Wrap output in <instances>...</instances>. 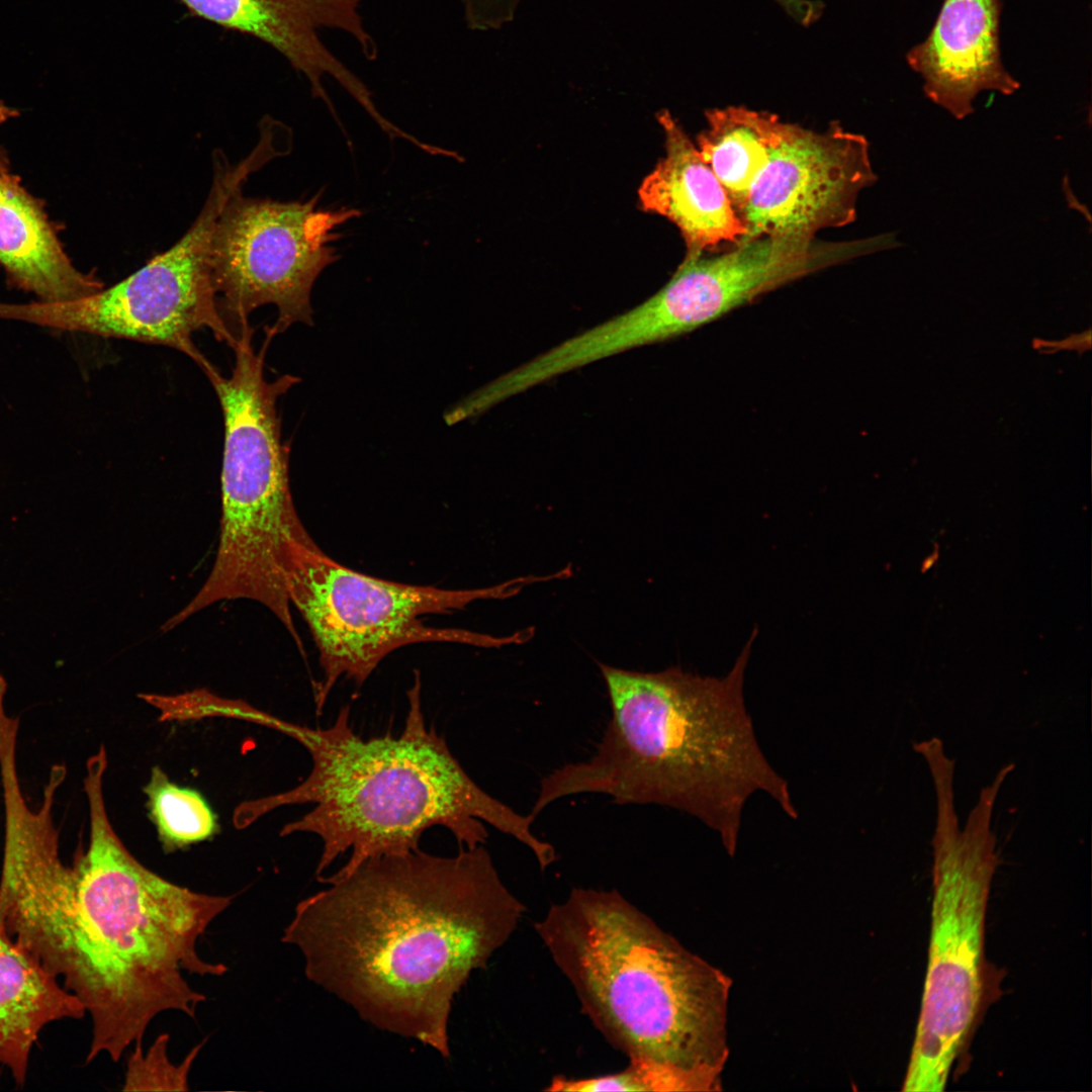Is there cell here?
<instances>
[{
  "instance_id": "cell-1",
  "label": "cell",
  "mask_w": 1092,
  "mask_h": 1092,
  "mask_svg": "<svg viewBox=\"0 0 1092 1092\" xmlns=\"http://www.w3.org/2000/svg\"><path fill=\"white\" fill-rule=\"evenodd\" d=\"M295 907L282 941L309 981L375 1027L450 1055L454 997L516 931L525 905L484 845L366 859Z\"/></svg>"
},
{
  "instance_id": "cell-2",
  "label": "cell",
  "mask_w": 1092,
  "mask_h": 1092,
  "mask_svg": "<svg viewBox=\"0 0 1092 1092\" xmlns=\"http://www.w3.org/2000/svg\"><path fill=\"white\" fill-rule=\"evenodd\" d=\"M106 766L101 751L86 762L87 849L0 905V928L89 1013L87 1063L101 1054L117 1062L162 1012L195 1018L206 998L183 973L226 972L196 946L234 898L171 883L127 850L108 818Z\"/></svg>"
},
{
  "instance_id": "cell-3",
  "label": "cell",
  "mask_w": 1092,
  "mask_h": 1092,
  "mask_svg": "<svg viewBox=\"0 0 1092 1092\" xmlns=\"http://www.w3.org/2000/svg\"><path fill=\"white\" fill-rule=\"evenodd\" d=\"M755 634L721 677L675 666L642 672L599 663L611 707L606 730L590 757L542 779L529 814L536 818L553 802L578 794L664 806L715 831L731 855L745 804L755 793L796 819L788 782L761 750L744 701Z\"/></svg>"
},
{
  "instance_id": "cell-4",
  "label": "cell",
  "mask_w": 1092,
  "mask_h": 1092,
  "mask_svg": "<svg viewBox=\"0 0 1092 1092\" xmlns=\"http://www.w3.org/2000/svg\"><path fill=\"white\" fill-rule=\"evenodd\" d=\"M420 673L407 691L408 710L401 733L362 738L343 707L327 728H309L267 714L264 726L299 742L312 761L310 772L293 789L241 803L234 824L245 828L280 806L312 803L301 818L286 824L281 836L306 832L323 847L320 877L345 852L348 861L333 875L353 871L366 859L419 849L426 830L446 828L461 848L484 845L488 824L525 846L541 870L557 858L554 847L537 837L535 818L523 815L482 790L451 753L445 739L429 727L422 709Z\"/></svg>"
},
{
  "instance_id": "cell-5",
  "label": "cell",
  "mask_w": 1092,
  "mask_h": 1092,
  "mask_svg": "<svg viewBox=\"0 0 1092 1092\" xmlns=\"http://www.w3.org/2000/svg\"><path fill=\"white\" fill-rule=\"evenodd\" d=\"M534 926L583 1014L662 1091L721 1088L730 978L617 890L574 888Z\"/></svg>"
},
{
  "instance_id": "cell-6",
  "label": "cell",
  "mask_w": 1092,
  "mask_h": 1092,
  "mask_svg": "<svg viewBox=\"0 0 1092 1092\" xmlns=\"http://www.w3.org/2000/svg\"><path fill=\"white\" fill-rule=\"evenodd\" d=\"M253 329L244 326L232 348L229 377L208 362L201 370L223 416L221 519L213 566L189 601L200 612L221 601L246 599L267 608L280 622L291 619L287 575L298 545L315 542L301 523L291 495L289 449L281 438L277 402L299 378L265 376V357L275 336L257 352Z\"/></svg>"
},
{
  "instance_id": "cell-7",
  "label": "cell",
  "mask_w": 1092,
  "mask_h": 1092,
  "mask_svg": "<svg viewBox=\"0 0 1092 1092\" xmlns=\"http://www.w3.org/2000/svg\"><path fill=\"white\" fill-rule=\"evenodd\" d=\"M997 796L993 786L981 790L964 831L956 811L936 813L928 963L903 1082L906 1092L945 1089L981 1012L986 989L985 919L998 864L991 829Z\"/></svg>"
},
{
  "instance_id": "cell-8",
  "label": "cell",
  "mask_w": 1092,
  "mask_h": 1092,
  "mask_svg": "<svg viewBox=\"0 0 1092 1092\" xmlns=\"http://www.w3.org/2000/svg\"><path fill=\"white\" fill-rule=\"evenodd\" d=\"M545 576H520L474 589H443L398 583L352 570L316 545H299L287 575L290 604L306 622L320 654L324 677L316 693L320 713L340 677L361 686L380 661L414 643L450 642L479 647L521 644L527 629L497 637L462 629L433 628L426 614H449L478 600L507 599Z\"/></svg>"
},
{
  "instance_id": "cell-9",
  "label": "cell",
  "mask_w": 1092,
  "mask_h": 1092,
  "mask_svg": "<svg viewBox=\"0 0 1092 1092\" xmlns=\"http://www.w3.org/2000/svg\"><path fill=\"white\" fill-rule=\"evenodd\" d=\"M265 164L256 149L237 164L216 150L207 198L189 230L170 249L116 284L81 299L0 301V320L163 345L203 367L208 360L193 342L195 332L210 330L216 341L231 348L237 342L219 312L211 281L212 231L229 198Z\"/></svg>"
},
{
  "instance_id": "cell-10",
  "label": "cell",
  "mask_w": 1092,
  "mask_h": 1092,
  "mask_svg": "<svg viewBox=\"0 0 1092 1092\" xmlns=\"http://www.w3.org/2000/svg\"><path fill=\"white\" fill-rule=\"evenodd\" d=\"M242 189L222 207L210 239L211 281L222 318L236 338L266 304L278 309L270 327L275 336L297 323L312 326V286L339 260V228L361 211L320 208V194L284 202L247 197Z\"/></svg>"
},
{
  "instance_id": "cell-11",
  "label": "cell",
  "mask_w": 1092,
  "mask_h": 1092,
  "mask_svg": "<svg viewBox=\"0 0 1092 1092\" xmlns=\"http://www.w3.org/2000/svg\"><path fill=\"white\" fill-rule=\"evenodd\" d=\"M876 180L863 135L836 123L823 131L789 123L739 213L747 230L742 242L815 238L847 225L855 219L859 193Z\"/></svg>"
},
{
  "instance_id": "cell-12",
  "label": "cell",
  "mask_w": 1092,
  "mask_h": 1092,
  "mask_svg": "<svg viewBox=\"0 0 1092 1092\" xmlns=\"http://www.w3.org/2000/svg\"><path fill=\"white\" fill-rule=\"evenodd\" d=\"M188 14L223 29L249 35L277 51L308 81L313 98L330 111L334 104L324 80L333 78L353 99L366 85L323 42V29L341 30L373 61L378 47L360 13L363 0H179Z\"/></svg>"
},
{
  "instance_id": "cell-13",
  "label": "cell",
  "mask_w": 1092,
  "mask_h": 1092,
  "mask_svg": "<svg viewBox=\"0 0 1092 1092\" xmlns=\"http://www.w3.org/2000/svg\"><path fill=\"white\" fill-rule=\"evenodd\" d=\"M1001 0H943L927 37L906 54L925 95L958 119L973 113L982 91L1020 87L1001 59Z\"/></svg>"
},
{
  "instance_id": "cell-14",
  "label": "cell",
  "mask_w": 1092,
  "mask_h": 1092,
  "mask_svg": "<svg viewBox=\"0 0 1092 1092\" xmlns=\"http://www.w3.org/2000/svg\"><path fill=\"white\" fill-rule=\"evenodd\" d=\"M658 121L665 138V155L641 183L642 208L667 218L679 230L686 258L702 256L725 244H740L747 230L696 145L668 112L660 113Z\"/></svg>"
},
{
  "instance_id": "cell-15",
  "label": "cell",
  "mask_w": 1092,
  "mask_h": 1092,
  "mask_svg": "<svg viewBox=\"0 0 1092 1092\" xmlns=\"http://www.w3.org/2000/svg\"><path fill=\"white\" fill-rule=\"evenodd\" d=\"M0 267L7 283L47 303L90 296L104 283L68 256L43 203L11 172L0 173Z\"/></svg>"
},
{
  "instance_id": "cell-16",
  "label": "cell",
  "mask_w": 1092,
  "mask_h": 1092,
  "mask_svg": "<svg viewBox=\"0 0 1092 1092\" xmlns=\"http://www.w3.org/2000/svg\"><path fill=\"white\" fill-rule=\"evenodd\" d=\"M81 1002L0 929V1068L24 1085L43 1028L81 1019Z\"/></svg>"
},
{
  "instance_id": "cell-17",
  "label": "cell",
  "mask_w": 1092,
  "mask_h": 1092,
  "mask_svg": "<svg viewBox=\"0 0 1092 1092\" xmlns=\"http://www.w3.org/2000/svg\"><path fill=\"white\" fill-rule=\"evenodd\" d=\"M706 118L707 127L698 135L696 148L739 215L789 122L743 106L710 109Z\"/></svg>"
},
{
  "instance_id": "cell-18",
  "label": "cell",
  "mask_w": 1092,
  "mask_h": 1092,
  "mask_svg": "<svg viewBox=\"0 0 1092 1092\" xmlns=\"http://www.w3.org/2000/svg\"><path fill=\"white\" fill-rule=\"evenodd\" d=\"M145 793L165 849L181 848L216 832V817L204 798L172 783L158 766L153 767Z\"/></svg>"
},
{
  "instance_id": "cell-19",
  "label": "cell",
  "mask_w": 1092,
  "mask_h": 1092,
  "mask_svg": "<svg viewBox=\"0 0 1092 1092\" xmlns=\"http://www.w3.org/2000/svg\"><path fill=\"white\" fill-rule=\"evenodd\" d=\"M168 1034H160L147 1054L143 1052V1044L135 1043L127 1060L124 1091L188 1090V1073L203 1042L191 1050L179 1066H175L168 1060Z\"/></svg>"
},
{
  "instance_id": "cell-20",
  "label": "cell",
  "mask_w": 1092,
  "mask_h": 1092,
  "mask_svg": "<svg viewBox=\"0 0 1092 1092\" xmlns=\"http://www.w3.org/2000/svg\"><path fill=\"white\" fill-rule=\"evenodd\" d=\"M523 0H461L465 22L472 27L503 24L514 18Z\"/></svg>"
},
{
  "instance_id": "cell-21",
  "label": "cell",
  "mask_w": 1092,
  "mask_h": 1092,
  "mask_svg": "<svg viewBox=\"0 0 1092 1092\" xmlns=\"http://www.w3.org/2000/svg\"><path fill=\"white\" fill-rule=\"evenodd\" d=\"M18 114H19V112H18L17 109H15L13 107H10L6 103H4L2 100H0V127L3 124H5L7 121H9L10 119H13L16 116H18ZM3 172H10V168H9V161H8L7 155L3 151V149L0 147V173H3Z\"/></svg>"
}]
</instances>
